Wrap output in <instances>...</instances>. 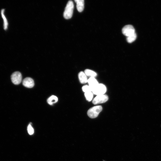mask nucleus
Masks as SVG:
<instances>
[{
  "label": "nucleus",
  "mask_w": 161,
  "mask_h": 161,
  "mask_svg": "<svg viewBox=\"0 0 161 161\" xmlns=\"http://www.w3.org/2000/svg\"><path fill=\"white\" fill-rule=\"evenodd\" d=\"M74 5L73 2L71 1H69L65 8L63 14L64 18L66 19H69L72 17Z\"/></svg>",
  "instance_id": "1"
},
{
  "label": "nucleus",
  "mask_w": 161,
  "mask_h": 161,
  "mask_svg": "<svg viewBox=\"0 0 161 161\" xmlns=\"http://www.w3.org/2000/svg\"><path fill=\"white\" fill-rule=\"evenodd\" d=\"M102 107L101 106H93L90 109L87 111L88 117L91 119H94L98 117L102 111Z\"/></svg>",
  "instance_id": "2"
},
{
  "label": "nucleus",
  "mask_w": 161,
  "mask_h": 161,
  "mask_svg": "<svg viewBox=\"0 0 161 161\" xmlns=\"http://www.w3.org/2000/svg\"><path fill=\"white\" fill-rule=\"evenodd\" d=\"M106 91V88L103 84H98L92 90L94 94L97 95H104Z\"/></svg>",
  "instance_id": "3"
},
{
  "label": "nucleus",
  "mask_w": 161,
  "mask_h": 161,
  "mask_svg": "<svg viewBox=\"0 0 161 161\" xmlns=\"http://www.w3.org/2000/svg\"><path fill=\"white\" fill-rule=\"evenodd\" d=\"M109 100V97L106 95H97L93 101L92 102L94 104L104 103Z\"/></svg>",
  "instance_id": "4"
},
{
  "label": "nucleus",
  "mask_w": 161,
  "mask_h": 161,
  "mask_svg": "<svg viewBox=\"0 0 161 161\" xmlns=\"http://www.w3.org/2000/svg\"><path fill=\"white\" fill-rule=\"evenodd\" d=\"M123 34L127 37L136 33L133 27L131 25H127L124 27L122 29Z\"/></svg>",
  "instance_id": "5"
},
{
  "label": "nucleus",
  "mask_w": 161,
  "mask_h": 161,
  "mask_svg": "<svg viewBox=\"0 0 161 161\" xmlns=\"http://www.w3.org/2000/svg\"><path fill=\"white\" fill-rule=\"evenodd\" d=\"M22 77L21 74L19 72H15L11 76L12 82L15 85L20 84L22 81Z\"/></svg>",
  "instance_id": "6"
},
{
  "label": "nucleus",
  "mask_w": 161,
  "mask_h": 161,
  "mask_svg": "<svg viewBox=\"0 0 161 161\" xmlns=\"http://www.w3.org/2000/svg\"><path fill=\"white\" fill-rule=\"evenodd\" d=\"M23 84L26 87L31 88L34 86V80L32 78L27 77L23 80Z\"/></svg>",
  "instance_id": "7"
},
{
  "label": "nucleus",
  "mask_w": 161,
  "mask_h": 161,
  "mask_svg": "<svg viewBox=\"0 0 161 161\" xmlns=\"http://www.w3.org/2000/svg\"><path fill=\"white\" fill-rule=\"evenodd\" d=\"M87 82L92 91L99 84L95 77H90L88 79Z\"/></svg>",
  "instance_id": "8"
},
{
  "label": "nucleus",
  "mask_w": 161,
  "mask_h": 161,
  "mask_svg": "<svg viewBox=\"0 0 161 161\" xmlns=\"http://www.w3.org/2000/svg\"><path fill=\"white\" fill-rule=\"evenodd\" d=\"M75 1L76 4V8L78 12H82L84 8V0H75Z\"/></svg>",
  "instance_id": "9"
},
{
  "label": "nucleus",
  "mask_w": 161,
  "mask_h": 161,
  "mask_svg": "<svg viewBox=\"0 0 161 161\" xmlns=\"http://www.w3.org/2000/svg\"><path fill=\"white\" fill-rule=\"evenodd\" d=\"M79 78L80 83L82 84H85L87 82L88 79L87 76L85 72H80L79 74Z\"/></svg>",
  "instance_id": "10"
},
{
  "label": "nucleus",
  "mask_w": 161,
  "mask_h": 161,
  "mask_svg": "<svg viewBox=\"0 0 161 161\" xmlns=\"http://www.w3.org/2000/svg\"><path fill=\"white\" fill-rule=\"evenodd\" d=\"M4 13L5 9H2L1 11V15L4 20V29L5 30H6L8 29V23L7 19Z\"/></svg>",
  "instance_id": "11"
},
{
  "label": "nucleus",
  "mask_w": 161,
  "mask_h": 161,
  "mask_svg": "<svg viewBox=\"0 0 161 161\" xmlns=\"http://www.w3.org/2000/svg\"><path fill=\"white\" fill-rule=\"evenodd\" d=\"M58 101V98L55 95H52L48 98L47 101L49 104L52 105L53 103H57Z\"/></svg>",
  "instance_id": "12"
},
{
  "label": "nucleus",
  "mask_w": 161,
  "mask_h": 161,
  "mask_svg": "<svg viewBox=\"0 0 161 161\" xmlns=\"http://www.w3.org/2000/svg\"><path fill=\"white\" fill-rule=\"evenodd\" d=\"M85 73L87 76H90V77H95L97 76V74L95 72L89 69L85 70Z\"/></svg>",
  "instance_id": "13"
},
{
  "label": "nucleus",
  "mask_w": 161,
  "mask_h": 161,
  "mask_svg": "<svg viewBox=\"0 0 161 161\" xmlns=\"http://www.w3.org/2000/svg\"><path fill=\"white\" fill-rule=\"evenodd\" d=\"M137 38V35L136 33L127 37V42L131 43L134 42Z\"/></svg>",
  "instance_id": "14"
},
{
  "label": "nucleus",
  "mask_w": 161,
  "mask_h": 161,
  "mask_svg": "<svg viewBox=\"0 0 161 161\" xmlns=\"http://www.w3.org/2000/svg\"><path fill=\"white\" fill-rule=\"evenodd\" d=\"M85 95L87 101H90L92 100L93 97V94L92 92L85 93Z\"/></svg>",
  "instance_id": "15"
},
{
  "label": "nucleus",
  "mask_w": 161,
  "mask_h": 161,
  "mask_svg": "<svg viewBox=\"0 0 161 161\" xmlns=\"http://www.w3.org/2000/svg\"><path fill=\"white\" fill-rule=\"evenodd\" d=\"M82 89L83 92L85 93L90 92H92V90L89 86L86 85L83 86Z\"/></svg>",
  "instance_id": "16"
},
{
  "label": "nucleus",
  "mask_w": 161,
  "mask_h": 161,
  "mask_svg": "<svg viewBox=\"0 0 161 161\" xmlns=\"http://www.w3.org/2000/svg\"><path fill=\"white\" fill-rule=\"evenodd\" d=\"M28 133L30 135H32L34 133V129L30 124L28 126Z\"/></svg>",
  "instance_id": "17"
}]
</instances>
